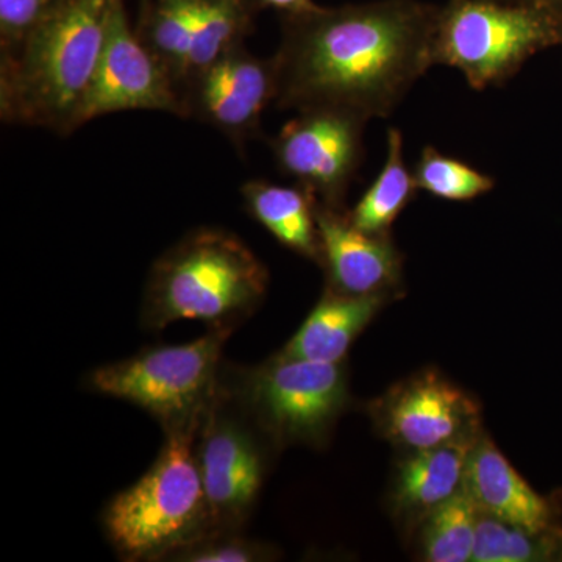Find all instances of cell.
I'll return each mask as SVG.
<instances>
[{
  "label": "cell",
  "mask_w": 562,
  "mask_h": 562,
  "mask_svg": "<svg viewBox=\"0 0 562 562\" xmlns=\"http://www.w3.org/2000/svg\"><path fill=\"white\" fill-rule=\"evenodd\" d=\"M439 5L375 0L283 13L273 55L281 110L387 117L435 66Z\"/></svg>",
  "instance_id": "1"
},
{
  "label": "cell",
  "mask_w": 562,
  "mask_h": 562,
  "mask_svg": "<svg viewBox=\"0 0 562 562\" xmlns=\"http://www.w3.org/2000/svg\"><path fill=\"white\" fill-rule=\"evenodd\" d=\"M121 0H60L13 54L0 58L3 122L68 136Z\"/></svg>",
  "instance_id": "2"
},
{
  "label": "cell",
  "mask_w": 562,
  "mask_h": 562,
  "mask_svg": "<svg viewBox=\"0 0 562 562\" xmlns=\"http://www.w3.org/2000/svg\"><path fill=\"white\" fill-rule=\"evenodd\" d=\"M269 271L235 233L191 231L151 266L140 322L158 333L177 321L235 331L268 294Z\"/></svg>",
  "instance_id": "3"
},
{
  "label": "cell",
  "mask_w": 562,
  "mask_h": 562,
  "mask_svg": "<svg viewBox=\"0 0 562 562\" xmlns=\"http://www.w3.org/2000/svg\"><path fill=\"white\" fill-rule=\"evenodd\" d=\"M199 424L165 431L149 471L106 503L103 531L121 560L168 561L213 531L195 460Z\"/></svg>",
  "instance_id": "4"
},
{
  "label": "cell",
  "mask_w": 562,
  "mask_h": 562,
  "mask_svg": "<svg viewBox=\"0 0 562 562\" xmlns=\"http://www.w3.org/2000/svg\"><path fill=\"white\" fill-rule=\"evenodd\" d=\"M222 390L231 394L277 450L321 447L349 405L344 362L272 355L261 364H224Z\"/></svg>",
  "instance_id": "5"
},
{
  "label": "cell",
  "mask_w": 562,
  "mask_h": 562,
  "mask_svg": "<svg viewBox=\"0 0 562 562\" xmlns=\"http://www.w3.org/2000/svg\"><path fill=\"white\" fill-rule=\"evenodd\" d=\"M562 41V11L505 0L439 5L435 66L461 70L473 90L502 87L524 63Z\"/></svg>",
  "instance_id": "6"
},
{
  "label": "cell",
  "mask_w": 562,
  "mask_h": 562,
  "mask_svg": "<svg viewBox=\"0 0 562 562\" xmlns=\"http://www.w3.org/2000/svg\"><path fill=\"white\" fill-rule=\"evenodd\" d=\"M231 336L232 331L209 330L191 342L147 347L95 368L87 376V386L138 406L165 431L192 427L220 391L222 351Z\"/></svg>",
  "instance_id": "7"
},
{
  "label": "cell",
  "mask_w": 562,
  "mask_h": 562,
  "mask_svg": "<svg viewBox=\"0 0 562 562\" xmlns=\"http://www.w3.org/2000/svg\"><path fill=\"white\" fill-rule=\"evenodd\" d=\"M194 450L211 532L243 531L260 497L271 453L279 450L221 384L199 424Z\"/></svg>",
  "instance_id": "8"
},
{
  "label": "cell",
  "mask_w": 562,
  "mask_h": 562,
  "mask_svg": "<svg viewBox=\"0 0 562 562\" xmlns=\"http://www.w3.org/2000/svg\"><path fill=\"white\" fill-rule=\"evenodd\" d=\"M366 124L341 111H301L269 143L277 169L322 205L346 210L347 192L364 160Z\"/></svg>",
  "instance_id": "9"
},
{
  "label": "cell",
  "mask_w": 562,
  "mask_h": 562,
  "mask_svg": "<svg viewBox=\"0 0 562 562\" xmlns=\"http://www.w3.org/2000/svg\"><path fill=\"white\" fill-rule=\"evenodd\" d=\"M369 412L384 438L406 452L482 432L479 402L436 369L394 384L369 405Z\"/></svg>",
  "instance_id": "10"
},
{
  "label": "cell",
  "mask_w": 562,
  "mask_h": 562,
  "mask_svg": "<svg viewBox=\"0 0 562 562\" xmlns=\"http://www.w3.org/2000/svg\"><path fill=\"white\" fill-rule=\"evenodd\" d=\"M276 95L272 58L255 57L246 46L191 76L181 90L187 117L221 132L239 151L260 136L262 114Z\"/></svg>",
  "instance_id": "11"
},
{
  "label": "cell",
  "mask_w": 562,
  "mask_h": 562,
  "mask_svg": "<svg viewBox=\"0 0 562 562\" xmlns=\"http://www.w3.org/2000/svg\"><path fill=\"white\" fill-rule=\"evenodd\" d=\"M128 110L165 111L187 117L179 85L132 31L121 0L77 125L80 128L105 114Z\"/></svg>",
  "instance_id": "12"
},
{
  "label": "cell",
  "mask_w": 562,
  "mask_h": 562,
  "mask_svg": "<svg viewBox=\"0 0 562 562\" xmlns=\"http://www.w3.org/2000/svg\"><path fill=\"white\" fill-rule=\"evenodd\" d=\"M321 262L327 288L341 294L391 297L403 279V257L391 235L355 227L347 210L317 203Z\"/></svg>",
  "instance_id": "13"
},
{
  "label": "cell",
  "mask_w": 562,
  "mask_h": 562,
  "mask_svg": "<svg viewBox=\"0 0 562 562\" xmlns=\"http://www.w3.org/2000/svg\"><path fill=\"white\" fill-rule=\"evenodd\" d=\"M482 432L435 449L408 452L398 462L391 492L395 514L406 522L422 524L428 514L458 494L465 484L473 447Z\"/></svg>",
  "instance_id": "14"
},
{
  "label": "cell",
  "mask_w": 562,
  "mask_h": 562,
  "mask_svg": "<svg viewBox=\"0 0 562 562\" xmlns=\"http://www.w3.org/2000/svg\"><path fill=\"white\" fill-rule=\"evenodd\" d=\"M465 487L482 513L538 535L552 527L549 503L483 432L473 447Z\"/></svg>",
  "instance_id": "15"
},
{
  "label": "cell",
  "mask_w": 562,
  "mask_h": 562,
  "mask_svg": "<svg viewBox=\"0 0 562 562\" xmlns=\"http://www.w3.org/2000/svg\"><path fill=\"white\" fill-rule=\"evenodd\" d=\"M386 301L382 295L357 297L325 288L321 301L279 353L302 360L344 362L351 344Z\"/></svg>",
  "instance_id": "16"
},
{
  "label": "cell",
  "mask_w": 562,
  "mask_h": 562,
  "mask_svg": "<svg viewBox=\"0 0 562 562\" xmlns=\"http://www.w3.org/2000/svg\"><path fill=\"white\" fill-rule=\"evenodd\" d=\"M247 213L273 238L306 260L321 262L316 195L305 188L281 187L265 180L247 181L241 188Z\"/></svg>",
  "instance_id": "17"
},
{
  "label": "cell",
  "mask_w": 562,
  "mask_h": 562,
  "mask_svg": "<svg viewBox=\"0 0 562 562\" xmlns=\"http://www.w3.org/2000/svg\"><path fill=\"white\" fill-rule=\"evenodd\" d=\"M386 140V161L382 171L360 202L347 210L351 224L372 235H391L392 225L419 191L413 171L403 158L402 132L391 127Z\"/></svg>",
  "instance_id": "18"
},
{
  "label": "cell",
  "mask_w": 562,
  "mask_h": 562,
  "mask_svg": "<svg viewBox=\"0 0 562 562\" xmlns=\"http://www.w3.org/2000/svg\"><path fill=\"white\" fill-rule=\"evenodd\" d=\"M257 10L251 0H195L188 79L228 52L243 47L244 41L254 31Z\"/></svg>",
  "instance_id": "19"
},
{
  "label": "cell",
  "mask_w": 562,
  "mask_h": 562,
  "mask_svg": "<svg viewBox=\"0 0 562 562\" xmlns=\"http://www.w3.org/2000/svg\"><path fill=\"white\" fill-rule=\"evenodd\" d=\"M195 0H144L136 35L183 90L194 32Z\"/></svg>",
  "instance_id": "20"
},
{
  "label": "cell",
  "mask_w": 562,
  "mask_h": 562,
  "mask_svg": "<svg viewBox=\"0 0 562 562\" xmlns=\"http://www.w3.org/2000/svg\"><path fill=\"white\" fill-rule=\"evenodd\" d=\"M479 506L468 487L442 503L420 524L422 557L428 562L472 561Z\"/></svg>",
  "instance_id": "21"
},
{
  "label": "cell",
  "mask_w": 562,
  "mask_h": 562,
  "mask_svg": "<svg viewBox=\"0 0 562 562\" xmlns=\"http://www.w3.org/2000/svg\"><path fill=\"white\" fill-rule=\"evenodd\" d=\"M417 190L443 201H473L494 190V177L487 176L460 158L425 146L413 169Z\"/></svg>",
  "instance_id": "22"
},
{
  "label": "cell",
  "mask_w": 562,
  "mask_h": 562,
  "mask_svg": "<svg viewBox=\"0 0 562 562\" xmlns=\"http://www.w3.org/2000/svg\"><path fill=\"white\" fill-rule=\"evenodd\" d=\"M554 541L549 532H531L486 513H479L472 561L531 562L546 560Z\"/></svg>",
  "instance_id": "23"
},
{
  "label": "cell",
  "mask_w": 562,
  "mask_h": 562,
  "mask_svg": "<svg viewBox=\"0 0 562 562\" xmlns=\"http://www.w3.org/2000/svg\"><path fill=\"white\" fill-rule=\"evenodd\" d=\"M276 550L265 542L246 538L243 531L211 532L168 561L179 562H260L273 560Z\"/></svg>",
  "instance_id": "24"
},
{
  "label": "cell",
  "mask_w": 562,
  "mask_h": 562,
  "mask_svg": "<svg viewBox=\"0 0 562 562\" xmlns=\"http://www.w3.org/2000/svg\"><path fill=\"white\" fill-rule=\"evenodd\" d=\"M60 0H0V58L13 54Z\"/></svg>",
  "instance_id": "25"
},
{
  "label": "cell",
  "mask_w": 562,
  "mask_h": 562,
  "mask_svg": "<svg viewBox=\"0 0 562 562\" xmlns=\"http://www.w3.org/2000/svg\"><path fill=\"white\" fill-rule=\"evenodd\" d=\"M258 9H276L281 13H292L312 5L313 0H251Z\"/></svg>",
  "instance_id": "26"
},
{
  "label": "cell",
  "mask_w": 562,
  "mask_h": 562,
  "mask_svg": "<svg viewBox=\"0 0 562 562\" xmlns=\"http://www.w3.org/2000/svg\"><path fill=\"white\" fill-rule=\"evenodd\" d=\"M505 2L519 3V5L541 7V9L562 11V0H505Z\"/></svg>",
  "instance_id": "27"
}]
</instances>
